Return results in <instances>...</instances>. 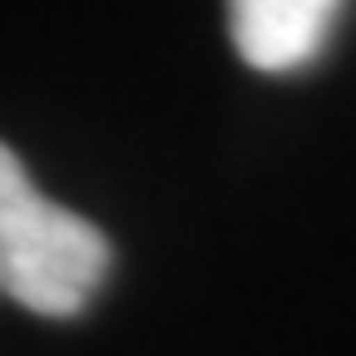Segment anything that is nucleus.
Returning <instances> with one entry per match:
<instances>
[{"label": "nucleus", "mask_w": 356, "mask_h": 356, "mask_svg": "<svg viewBox=\"0 0 356 356\" xmlns=\"http://www.w3.org/2000/svg\"><path fill=\"white\" fill-rule=\"evenodd\" d=\"M109 238L44 198L20 154L0 144V292L35 317H79L109 277Z\"/></svg>", "instance_id": "f257e3e1"}, {"label": "nucleus", "mask_w": 356, "mask_h": 356, "mask_svg": "<svg viewBox=\"0 0 356 356\" xmlns=\"http://www.w3.org/2000/svg\"><path fill=\"white\" fill-rule=\"evenodd\" d=\"M341 15L346 0H228V35L248 70L297 74L332 44Z\"/></svg>", "instance_id": "f03ea898"}]
</instances>
